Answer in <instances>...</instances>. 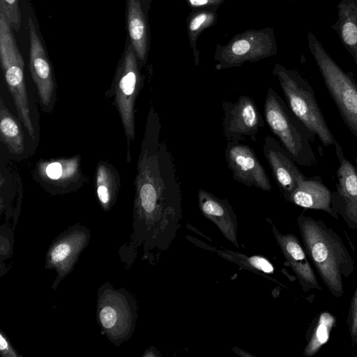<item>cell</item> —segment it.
<instances>
[{
	"instance_id": "1",
	"label": "cell",
	"mask_w": 357,
	"mask_h": 357,
	"mask_svg": "<svg viewBox=\"0 0 357 357\" xmlns=\"http://www.w3.org/2000/svg\"><path fill=\"white\" fill-rule=\"evenodd\" d=\"M135 180L132 245L145 254L167 251L182 218V195L174 158L161 139V123L149 112Z\"/></svg>"
},
{
	"instance_id": "2",
	"label": "cell",
	"mask_w": 357,
	"mask_h": 357,
	"mask_svg": "<svg viewBox=\"0 0 357 357\" xmlns=\"http://www.w3.org/2000/svg\"><path fill=\"white\" fill-rule=\"evenodd\" d=\"M307 255L328 289L342 296L343 277L354 271V261L341 238L321 220L301 214L297 219Z\"/></svg>"
},
{
	"instance_id": "3",
	"label": "cell",
	"mask_w": 357,
	"mask_h": 357,
	"mask_svg": "<svg viewBox=\"0 0 357 357\" xmlns=\"http://www.w3.org/2000/svg\"><path fill=\"white\" fill-rule=\"evenodd\" d=\"M266 122L292 159L298 165L311 167L317 162L310 144L315 136L291 111L281 96L268 88L264 105Z\"/></svg>"
},
{
	"instance_id": "4",
	"label": "cell",
	"mask_w": 357,
	"mask_h": 357,
	"mask_svg": "<svg viewBox=\"0 0 357 357\" xmlns=\"http://www.w3.org/2000/svg\"><path fill=\"white\" fill-rule=\"evenodd\" d=\"M307 38L326 87L345 125L357 139V81L352 73L344 71L337 64L310 31Z\"/></svg>"
},
{
	"instance_id": "5",
	"label": "cell",
	"mask_w": 357,
	"mask_h": 357,
	"mask_svg": "<svg viewBox=\"0 0 357 357\" xmlns=\"http://www.w3.org/2000/svg\"><path fill=\"white\" fill-rule=\"evenodd\" d=\"M277 76L287 104L293 114L313 133L324 147L337 140L331 133L309 82L296 72L276 66Z\"/></svg>"
},
{
	"instance_id": "6",
	"label": "cell",
	"mask_w": 357,
	"mask_h": 357,
	"mask_svg": "<svg viewBox=\"0 0 357 357\" xmlns=\"http://www.w3.org/2000/svg\"><path fill=\"white\" fill-rule=\"evenodd\" d=\"M97 319L101 333L119 346L133 334L137 318L135 297L124 289H115L109 282L98 289Z\"/></svg>"
},
{
	"instance_id": "7",
	"label": "cell",
	"mask_w": 357,
	"mask_h": 357,
	"mask_svg": "<svg viewBox=\"0 0 357 357\" xmlns=\"http://www.w3.org/2000/svg\"><path fill=\"white\" fill-rule=\"evenodd\" d=\"M0 57L7 86L13 98L19 117L32 139L35 130L24 75V60L3 12L0 10Z\"/></svg>"
},
{
	"instance_id": "8",
	"label": "cell",
	"mask_w": 357,
	"mask_h": 357,
	"mask_svg": "<svg viewBox=\"0 0 357 357\" xmlns=\"http://www.w3.org/2000/svg\"><path fill=\"white\" fill-rule=\"evenodd\" d=\"M136 56L132 45H128L116 76L114 91L127 138L128 160L130 144L135 138V103L141 82Z\"/></svg>"
},
{
	"instance_id": "9",
	"label": "cell",
	"mask_w": 357,
	"mask_h": 357,
	"mask_svg": "<svg viewBox=\"0 0 357 357\" xmlns=\"http://www.w3.org/2000/svg\"><path fill=\"white\" fill-rule=\"evenodd\" d=\"M90 237L89 229L77 224L63 231L51 243L45 256V268L56 273L52 289H56L61 281L73 271Z\"/></svg>"
},
{
	"instance_id": "10",
	"label": "cell",
	"mask_w": 357,
	"mask_h": 357,
	"mask_svg": "<svg viewBox=\"0 0 357 357\" xmlns=\"http://www.w3.org/2000/svg\"><path fill=\"white\" fill-rule=\"evenodd\" d=\"M222 130L227 142L242 141L249 137L255 142L257 134L264 126V120L255 100L242 95L236 102L224 100Z\"/></svg>"
},
{
	"instance_id": "11",
	"label": "cell",
	"mask_w": 357,
	"mask_h": 357,
	"mask_svg": "<svg viewBox=\"0 0 357 357\" xmlns=\"http://www.w3.org/2000/svg\"><path fill=\"white\" fill-rule=\"evenodd\" d=\"M240 142H227L225 151V160L232 177L247 187L271 191L272 184L255 151Z\"/></svg>"
},
{
	"instance_id": "12",
	"label": "cell",
	"mask_w": 357,
	"mask_h": 357,
	"mask_svg": "<svg viewBox=\"0 0 357 357\" xmlns=\"http://www.w3.org/2000/svg\"><path fill=\"white\" fill-rule=\"evenodd\" d=\"M263 152L282 196L287 201L305 176L287 150L273 137H265Z\"/></svg>"
},
{
	"instance_id": "13",
	"label": "cell",
	"mask_w": 357,
	"mask_h": 357,
	"mask_svg": "<svg viewBox=\"0 0 357 357\" xmlns=\"http://www.w3.org/2000/svg\"><path fill=\"white\" fill-rule=\"evenodd\" d=\"M340 165L336 172V192H333L337 211L350 227H357V172L344 156L337 141L334 144Z\"/></svg>"
},
{
	"instance_id": "14",
	"label": "cell",
	"mask_w": 357,
	"mask_h": 357,
	"mask_svg": "<svg viewBox=\"0 0 357 357\" xmlns=\"http://www.w3.org/2000/svg\"><path fill=\"white\" fill-rule=\"evenodd\" d=\"M197 198L202 214L218 227L227 240L238 248L237 216L228 199L220 198L204 189L199 190Z\"/></svg>"
},
{
	"instance_id": "15",
	"label": "cell",
	"mask_w": 357,
	"mask_h": 357,
	"mask_svg": "<svg viewBox=\"0 0 357 357\" xmlns=\"http://www.w3.org/2000/svg\"><path fill=\"white\" fill-rule=\"evenodd\" d=\"M30 39V70L42 104L48 107L52 100L54 84L52 69L33 22L28 20Z\"/></svg>"
},
{
	"instance_id": "16",
	"label": "cell",
	"mask_w": 357,
	"mask_h": 357,
	"mask_svg": "<svg viewBox=\"0 0 357 357\" xmlns=\"http://www.w3.org/2000/svg\"><path fill=\"white\" fill-rule=\"evenodd\" d=\"M272 231L278 245L298 279L303 289H320L314 272L298 238L292 234H281L273 224Z\"/></svg>"
},
{
	"instance_id": "17",
	"label": "cell",
	"mask_w": 357,
	"mask_h": 357,
	"mask_svg": "<svg viewBox=\"0 0 357 357\" xmlns=\"http://www.w3.org/2000/svg\"><path fill=\"white\" fill-rule=\"evenodd\" d=\"M287 201L303 208L322 210L335 218L337 217L333 192L324 184L319 176L305 177Z\"/></svg>"
},
{
	"instance_id": "18",
	"label": "cell",
	"mask_w": 357,
	"mask_h": 357,
	"mask_svg": "<svg viewBox=\"0 0 357 357\" xmlns=\"http://www.w3.org/2000/svg\"><path fill=\"white\" fill-rule=\"evenodd\" d=\"M337 20L331 26L357 67V0H341Z\"/></svg>"
},
{
	"instance_id": "19",
	"label": "cell",
	"mask_w": 357,
	"mask_h": 357,
	"mask_svg": "<svg viewBox=\"0 0 357 357\" xmlns=\"http://www.w3.org/2000/svg\"><path fill=\"white\" fill-rule=\"evenodd\" d=\"M128 27L136 55L144 60L146 50L145 22L139 0H128Z\"/></svg>"
},
{
	"instance_id": "20",
	"label": "cell",
	"mask_w": 357,
	"mask_h": 357,
	"mask_svg": "<svg viewBox=\"0 0 357 357\" xmlns=\"http://www.w3.org/2000/svg\"><path fill=\"white\" fill-rule=\"evenodd\" d=\"M1 136L9 151L20 155L24 150V136L17 121L10 113L4 102L0 100Z\"/></svg>"
},
{
	"instance_id": "21",
	"label": "cell",
	"mask_w": 357,
	"mask_h": 357,
	"mask_svg": "<svg viewBox=\"0 0 357 357\" xmlns=\"http://www.w3.org/2000/svg\"><path fill=\"white\" fill-rule=\"evenodd\" d=\"M96 182L98 200L104 210L108 211L115 202L117 195L116 176L109 166L99 165Z\"/></svg>"
},
{
	"instance_id": "22",
	"label": "cell",
	"mask_w": 357,
	"mask_h": 357,
	"mask_svg": "<svg viewBox=\"0 0 357 357\" xmlns=\"http://www.w3.org/2000/svg\"><path fill=\"white\" fill-rule=\"evenodd\" d=\"M335 317L328 312H322L319 314L303 350L305 356L311 357L314 356L328 341L331 331L335 324Z\"/></svg>"
},
{
	"instance_id": "23",
	"label": "cell",
	"mask_w": 357,
	"mask_h": 357,
	"mask_svg": "<svg viewBox=\"0 0 357 357\" xmlns=\"http://www.w3.org/2000/svg\"><path fill=\"white\" fill-rule=\"evenodd\" d=\"M78 166V159L59 160L40 165L39 172L44 179L61 183L76 176Z\"/></svg>"
},
{
	"instance_id": "24",
	"label": "cell",
	"mask_w": 357,
	"mask_h": 357,
	"mask_svg": "<svg viewBox=\"0 0 357 357\" xmlns=\"http://www.w3.org/2000/svg\"><path fill=\"white\" fill-rule=\"evenodd\" d=\"M222 257L238 264L243 268L257 273L272 274L275 268L272 263L265 257L253 255L248 257L243 254L230 250H217Z\"/></svg>"
},
{
	"instance_id": "25",
	"label": "cell",
	"mask_w": 357,
	"mask_h": 357,
	"mask_svg": "<svg viewBox=\"0 0 357 357\" xmlns=\"http://www.w3.org/2000/svg\"><path fill=\"white\" fill-rule=\"evenodd\" d=\"M0 9L14 30L19 31L21 26V14L19 0H0Z\"/></svg>"
},
{
	"instance_id": "26",
	"label": "cell",
	"mask_w": 357,
	"mask_h": 357,
	"mask_svg": "<svg viewBox=\"0 0 357 357\" xmlns=\"http://www.w3.org/2000/svg\"><path fill=\"white\" fill-rule=\"evenodd\" d=\"M13 244V233L12 229L6 225L1 226V264L12 256Z\"/></svg>"
},
{
	"instance_id": "27",
	"label": "cell",
	"mask_w": 357,
	"mask_h": 357,
	"mask_svg": "<svg viewBox=\"0 0 357 357\" xmlns=\"http://www.w3.org/2000/svg\"><path fill=\"white\" fill-rule=\"evenodd\" d=\"M349 332L352 344L357 342V287L351 301L349 312Z\"/></svg>"
},
{
	"instance_id": "28",
	"label": "cell",
	"mask_w": 357,
	"mask_h": 357,
	"mask_svg": "<svg viewBox=\"0 0 357 357\" xmlns=\"http://www.w3.org/2000/svg\"><path fill=\"white\" fill-rule=\"evenodd\" d=\"M0 351L2 356H20L2 332L0 334Z\"/></svg>"
},
{
	"instance_id": "29",
	"label": "cell",
	"mask_w": 357,
	"mask_h": 357,
	"mask_svg": "<svg viewBox=\"0 0 357 357\" xmlns=\"http://www.w3.org/2000/svg\"><path fill=\"white\" fill-rule=\"evenodd\" d=\"M250 43L246 40H239L236 41L231 47V52L236 56H243L250 50Z\"/></svg>"
},
{
	"instance_id": "30",
	"label": "cell",
	"mask_w": 357,
	"mask_h": 357,
	"mask_svg": "<svg viewBox=\"0 0 357 357\" xmlns=\"http://www.w3.org/2000/svg\"><path fill=\"white\" fill-rule=\"evenodd\" d=\"M206 15L202 13L195 17L190 23V29L192 31L197 30L200 26L206 21Z\"/></svg>"
},
{
	"instance_id": "31",
	"label": "cell",
	"mask_w": 357,
	"mask_h": 357,
	"mask_svg": "<svg viewBox=\"0 0 357 357\" xmlns=\"http://www.w3.org/2000/svg\"><path fill=\"white\" fill-rule=\"evenodd\" d=\"M233 350L234 351L235 353H236L238 355H239L241 356H243V357L253 356L252 354H251L245 351L241 350L238 348H236V347H234L233 349Z\"/></svg>"
},
{
	"instance_id": "32",
	"label": "cell",
	"mask_w": 357,
	"mask_h": 357,
	"mask_svg": "<svg viewBox=\"0 0 357 357\" xmlns=\"http://www.w3.org/2000/svg\"><path fill=\"white\" fill-rule=\"evenodd\" d=\"M193 6L204 5L208 2V0H190Z\"/></svg>"
},
{
	"instance_id": "33",
	"label": "cell",
	"mask_w": 357,
	"mask_h": 357,
	"mask_svg": "<svg viewBox=\"0 0 357 357\" xmlns=\"http://www.w3.org/2000/svg\"><path fill=\"white\" fill-rule=\"evenodd\" d=\"M355 162H356V168H357V158H355ZM356 172H357V169H356Z\"/></svg>"
}]
</instances>
